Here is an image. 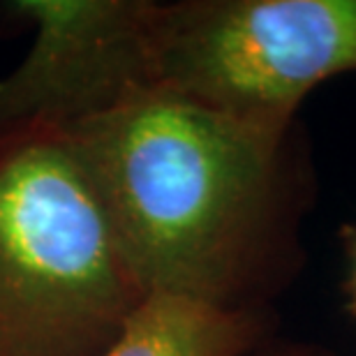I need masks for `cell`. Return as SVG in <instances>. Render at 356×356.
<instances>
[{"label":"cell","mask_w":356,"mask_h":356,"mask_svg":"<svg viewBox=\"0 0 356 356\" xmlns=\"http://www.w3.org/2000/svg\"><path fill=\"white\" fill-rule=\"evenodd\" d=\"M340 245H343V257H345V275H343L345 308L356 319V220L347 222L340 229Z\"/></svg>","instance_id":"cell-6"},{"label":"cell","mask_w":356,"mask_h":356,"mask_svg":"<svg viewBox=\"0 0 356 356\" xmlns=\"http://www.w3.org/2000/svg\"><path fill=\"white\" fill-rule=\"evenodd\" d=\"M3 12L35 40L0 79V132L67 127L151 88L155 0H10Z\"/></svg>","instance_id":"cell-4"},{"label":"cell","mask_w":356,"mask_h":356,"mask_svg":"<svg viewBox=\"0 0 356 356\" xmlns=\"http://www.w3.org/2000/svg\"><path fill=\"white\" fill-rule=\"evenodd\" d=\"M280 326L275 308L222 310L174 294H148L99 356H248Z\"/></svg>","instance_id":"cell-5"},{"label":"cell","mask_w":356,"mask_h":356,"mask_svg":"<svg viewBox=\"0 0 356 356\" xmlns=\"http://www.w3.org/2000/svg\"><path fill=\"white\" fill-rule=\"evenodd\" d=\"M248 356H336V354L322 345L310 343V340L284 338L280 333H275L273 338L261 343L257 350L250 352Z\"/></svg>","instance_id":"cell-7"},{"label":"cell","mask_w":356,"mask_h":356,"mask_svg":"<svg viewBox=\"0 0 356 356\" xmlns=\"http://www.w3.org/2000/svg\"><path fill=\"white\" fill-rule=\"evenodd\" d=\"M146 296L65 130L0 132V356H99Z\"/></svg>","instance_id":"cell-2"},{"label":"cell","mask_w":356,"mask_h":356,"mask_svg":"<svg viewBox=\"0 0 356 356\" xmlns=\"http://www.w3.org/2000/svg\"><path fill=\"white\" fill-rule=\"evenodd\" d=\"M356 70V0H155L151 88L289 127L317 86Z\"/></svg>","instance_id":"cell-3"},{"label":"cell","mask_w":356,"mask_h":356,"mask_svg":"<svg viewBox=\"0 0 356 356\" xmlns=\"http://www.w3.org/2000/svg\"><path fill=\"white\" fill-rule=\"evenodd\" d=\"M63 130L146 294L261 310L303 273L317 178L301 123L144 88Z\"/></svg>","instance_id":"cell-1"}]
</instances>
